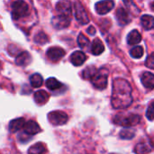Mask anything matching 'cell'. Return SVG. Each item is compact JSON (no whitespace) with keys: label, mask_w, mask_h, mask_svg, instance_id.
<instances>
[{"label":"cell","mask_w":154,"mask_h":154,"mask_svg":"<svg viewBox=\"0 0 154 154\" xmlns=\"http://www.w3.org/2000/svg\"><path fill=\"white\" fill-rule=\"evenodd\" d=\"M152 150V146L150 143L147 142H142L139 143L135 148H134V152L136 154H147L150 153Z\"/></svg>","instance_id":"ac0fdd59"},{"label":"cell","mask_w":154,"mask_h":154,"mask_svg":"<svg viewBox=\"0 0 154 154\" xmlns=\"http://www.w3.org/2000/svg\"><path fill=\"white\" fill-rule=\"evenodd\" d=\"M142 25L146 30H152L154 28V17L149 14H144L141 17Z\"/></svg>","instance_id":"7402d4cb"},{"label":"cell","mask_w":154,"mask_h":154,"mask_svg":"<svg viewBox=\"0 0 154 154\" xmlns=\"http://www.w3.org/2000/svg\"><path fill=\"white\" fill-rule=\"evenodd\" d=\"M30 83L32 85V88H40L42 83H43V79H42V77L38 74V73H35L33 75L31 76L30 78Z\"/></svg>","instance_id":"d4e9b609"},{"label":"cell","mask_w":154,"mask_h":154,"mask_svg":"<svg viewBox=\"0 0 154 154\" xmlns=\"http://www.w3.org/2000/svg\"><path fill=\"white\" fill-rule=\"evenodd\" d=\"M46 87L50 90H57L62 87V84L58 81L55 78H49L46 81Z\"/></svg>","instance_id":"603a6c76"},{"label":"cell","mask_w":154,"mask_h":154,"mask_svg":"<svg viewBox=\"0 0 154 154\" xmlns=\"http://www.w3.org/2000/svg\"><path fill=\"white\" fill-rule=\"evenodd\" d=\"M78 43L80 48L84 49L89 45V40L83 33H79V35L78 37Z\"/></svg>","instance_id":"f1b7e54d"},{"label":"cell","mask_w":154,"mask_h":154,"mask_svg":"<svg viewBox=\"0 0 154 154\" xmlns=\"http://www.w3.org/2000/svg\"><path fill=\"white\" fill-rule=\"evenodd\" d=\"M105 51V46L103 42L98 39H95L91 44V52L94 55H100Z\"/></svg>","instance_id":"ffe728a7"},{"label":"cell","mask_w":154,"mask_h":154,"mask_svg":"<svg viewBox=\"0 0 154 154\" xmlns=\"http://www.w3.org/2000/svg\"><path fill=\"white\" fill-rule=\"evenodd\" d=\"M29 10V5L24 1H15L12 4V16L14 20L26 16Z\"/></svg>","instance_id":"3957f363"},{"label":"cell","mask_w":154,"mask_h":154,"mask_svg":"<svg viewBox=\"0 0 154 154\" xmlns=\"http://www.w3.org/2000/svg\"><path fill=\"white\" fill-rule=\"evenodd\" d=\"M130 54L133 58H135V59L141 58L143 55V48L142 46H136L131 50Z\"/></svg>","instance_id":"83f0119b"},{"label":"cell","mask_w":154,"mask_h":154,"mask_svg":"<svg viewBox=\"0 0 154 154\" xmlns=\"http://www.w3.org/2000/svg\"><path fill=\"white\" fill-rule=\"evenodd\" d=\"M145 65H146L149 69H154V52L151 53V54L147 57L146 61H145Z\"/></svg>","instance_id":"4dcf8cb0"},{"label":"cell","mask_w":154,"mask_h":154,"mask_svg":"<svg viewBox=\"0 0 154 154\" xmlns=\"http://www.w3.org/2000/svg\"><path fill=\"white\" fill-rule=\"evenodd\" d=\"M112 154H115V153H112Z\"/></svg>","instance_id":"836d02e7"},{"label":"cell","mask_w":154,"mask_h":154,"mask_svg":"<svg viewBox=\"0 0 154 154\" xmlns=\"http://www.w3.org/2000/svg\"><path fill=\"white\" fill-rule=\"evenodd\" d=\"M116 18H117L118 23L121 25H126L132 20V18H131L130 14H128V12L123 7L118 8V10L116 11Z\"/></svg>","instance_id":"8fae6325"},{"label":"cell","mask_w":154,"mask_h":154,"mask_svg":"<svg viewBox=\"0 0 154 154\" xmlns=\"http://www.w3.org/2000/svg\"><path fill=\"white\" fill-rule=\"evenodd\" d=\"M56 10L59 15H63L70 18L71 15V5L68 1H60L56 5Z\"/></svg>","instance_id":"30bf717a"},{"label":"cell","mask_w":154,"mask_h":154,"mask_svg":"<svg viewBox=\"0 0 154 154\" xmlns=\"http://www.w3.org/2000/svg\"><path fill=\"white\" fill-rule=\"evenodd\" d=\"M152 10H154V2L152 4Z\"/></svg>","instance_id":"d6a6232c"},{"label":"cell","mask_w":154,"mask_h":154,"mask_svg":"<svg viewBox=\"0 0 154 154\" xmlns=\"http://www.w3.org/2000/svg\"><path fill=\"white\" fill-rule=\"evenodd\" d=\"M146 117L150 120V121H152L154 120V101L152 102L148 108H147V112H146Z\"/></svg>","instance_id":"f546056e"},{"label":"cell","mask_w":154,"mask_h":154,"mask_svg":"<svg viewBox=\"0 0 154 154\" xmlns=\"http://www.w3.org/2000/svg\"><path fill=\"white\" fill-rule=\"evenodd\" d=\"M48 120L53 125H62L69 120V116L62 111H52L48 115Z\"/></svg>","instance_id":"5b68a950"},{"label":"cell","mask_w":154,"mask_h":154,"mask_svg":"<svg viewBox=\"0 0 154 154\" xmlns=\"http://www.w3.org/2000/svg\"><path fill=\"white\" fill-rule=\"evenodd\" d=\"M33 98H34V101L37 105H44L47 103V101L49 100L50 98V95L44 91V90H39V91H36L33 95Z\"/></svg>","instance_id":"9a60e30c"},{"label":"cell","mask_w":154,"mask_h":154,"mask_svg":"<svg viewBox=\"0 0 154 154\" xmlns=\"http://www.w3.org/2000/svg\"><path fill=\"white\" fill-rule=\"evenodd\" d=\"M142 41V35L137 30L132 31L127 36V42L130 45H135Z\"/></svg>","instance_id":"44dd1931"},{"label":"cell","mask_w":154,"mask_h":154,"mask_svg":"<svg viewBox=\"0 0 154 154\" xmlns=\"http://www.w3.org/2000/svg\"><path fill=\"white\" fill-rule=\"evenodd\" d=\"M115 5V3L111 0L107 1H100L96 4V11L98 14H106L110 12Z\"/></svg>","instance_id":"ba28073f"},{"label":"cell","mask_w":154,"mask_h":154,"mask_svg":"<svg viewBox=\"0 0 154 154\" xmlns=\"http://www.w3.org/2000/svg\"><path fill=\"white\" fill-rule=\"evenodd\" d=\"M113 121L116 125L130 127L138 125L141 121V117L135 114H119L114 117Z\"/></svg>","instance_id":"7a4b0ae2"},{"label":"cell","mask_w":154,"mask_h":154,"mask_svg":"<svg viewBox=\"0 0 154 154\" xmlns=\"http://www.w3.org/2000/svg\"><path fill=\"white\" fill-rule=\"evenodd\" d=\"M97 69L96 67H94V66H88V67H87L82 71V77L85 79H91L95 76V74L97 73Z\"/></svg>","instance_id":"cb8c5ba5"},{"label":"cell","mask_w":154,"mask_h":154,"mask_svg":"<svg viewBox=\"0 0 154 154\" xmlns=\"http://www.w3.org/2000/svg\"><path fill=\"white\" fill-rule=\"evenodd\" d=\"M108 71L106 69H101L97 71L95 76L90 79L93 86L97 89H105L107 86Z\"/></svg>","instance_id":"277c9868"},{"label":"cell","mask_w":154,"mask_h":154,"mask_svg":"<svg viewBox=\"0 0 154 154\" xmlns=\"http://www.w3.org/2000/svg\"><path fill=\"white\" fill-rule=\"evenodd\" d=\"M74 9H75V17L76 19L82 24H87L89 22V18L87 14V12L84 8V6L79 2H76L74 4Z\"/></svg>","instance_id":"8992f818"},{"label":"cell","mask_w":154,"mask_h":154,"mask_svg":"<svg viewBox=\"0 0 154 154\" xmlns=\"http://www.w3.org/2000/svg\"><path fill=\"white\" fill-rule=\"evenodd\" d=\"M66 54L65 51L60 47H51L47 51V57L52 61H58Z\"/></svg>","instance_id":"9c48e42d"},{"label":"cell","mask_w":154,"mask_h":154,"mask_svg":"<svg viewBox=\"0 0 154 154\" xmlns=\"http://www.w3.org/2000/svg\"><path fill=\"white\" fill-rule=\"evenodd\" d=\"M120 137L122 139H125V140H131L133 139L134 136H135V131L134 130H132V129H128V128H125L124 130H122L120 132Z\"/></svg>","instance_id":"484cf974"},{"label":"cell","mask_w":154,"mask_h":154,"mask_svg":"<svg viewBox=\"0 0 154 154\" xmlns=\"http://www.w3.org/2000/svg\"><path fill=\"white\" fill-rule=\"evenodd\" d=\"M111 101L113 107L116 109L126 108L132 104V88L126 79H116L114 80Z\"/></svg>","instance_id":"6da1fadb"},{"label":"cell","mask_w":154,"mask_h":154,"mask_svg":"<svg viewBox=\"0 0 154 154\" xmlns=\"http://www.w3.org/2000/svg\"><path fill=\"white\" fill-rule=\"evenodd\" d=\"M23 130H24V133L28 135H34L42 131L39 125L32 120H30L25 123Z\"/></svg>","instance_id":"4fadbf2b"},{"label":"cell","mask_w":154,"mask_h":154,"mask_svg":"<svg viewBox=\"0 0 154 154\" xmlns=\"http://www.w3.org/2000/svg\"><path fill=\"white\" fill-rule=\"evenodd\" d=\"M86 60H87V56L81 51H77L70 55V62L77 67L82 65L86 61Z\"/></svg>","instance_id":"7c38bea8"},{"label":"cell","mask_w":154,"mask_h":154,"mask_svg":"<svg viewBox=\"0 0 154 154\" xmlns=\"http://www.w3.org/2000/svg\"><path fill=\"white\" fill-rule=\"evenodd\" d=\"M88 32L90 34V35H95L96 33V29L94 28V26H89L88 28Z\"/></svg>","instance_id":"1f68e13d"},{"label":"cell","mask_w":154,"mask_h":154,"mask_svg":"<svg viewBox=\"0 0 154 154\" xmlns=\"http://www.w3.org/2000/svg\"><path fill=\"white\" fill-rule=\"evenodd\" d=\"M141 80L146 88H154V74L151 72H144L141 77Z\"/></svg>","instance_id":"e0dca14e"},{"label":"cell","mask_w":154,"mask_h":154,"mask_svg":"<svg viewBox=\"0 0 154 154\" xmlns=\"http://www.w3.org/2000/svg\"><path fill=\"white\" fill-rule=\"evenodd\" d=\"M25 120L23 118H16L12 120L9 123V130L11 133H16L19 130H21L22 128L24 127L25 125Z\"/></svg>","instance_id":"2e32d148"},{"label":"cell","mask_w":154,"mask_h":154,"mask_svg":"<svg viewBox=\"0 0 154 154\" xmlns=\"http://www.w3.org/2000/svg\"><path fill=\"white\" fill-rule=\"evenodd\" d=\"M34 41H35V42H37L39 44H44L45 42H47L49 41V38H48L47 34H45L43 32H40L35 35Z\"/></svg>","instance_id":"4316f807"},{"label":"cell","mask_w":154,"mask_h":154,"mask_svg":"<svg viewBox=\"0 0 154 154\" xmlns=\"http://www.w3.org/2000/svg\"><path fill=\"white\" fill-rule=\"evenodd\" d=\"M51 23L55 29L60 30L67 28L70 24V18L63 15H56L52 18Z\"/></svg>","instance_id":"52a82bcc"},{"label":"cell","mask_w":154,"mask_h":154,"mask_svg":"<svg viewBox=\"0 0 154 154\" xmlns=\"http://www.w3.org/2000/svg\"><path fill=\"white\" fill-rule=\"evenodd\" d=\"M32 61V56L29 52L27 51H22L21 53L18 54V56L15 59V63L18 66H27L30 64Z\"/></svg>","instance_id":"5bb4252c"},{"label":"cell","mask_w":154,"mask_h":154,"mask_svg":"<svg viewBox=\"0 0 154 154\" xmlns=\"http://www.w3.org/2000/svg\"><path fill=\"white\" fill-rule=\"evenodd\" d=\"M47 147L42 143H37L28 150V154H47Z\"/></svg>","instance_id":"d6986e66"}]
</instances>
